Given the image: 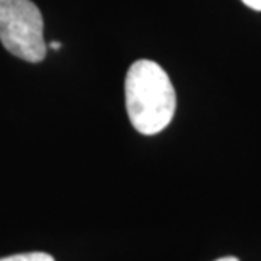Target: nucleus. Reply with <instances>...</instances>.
Here are the masks:
<instances>
[{
  "mask_svg": "<svg viewBox=\"0 0 261 261\" xmlns=\"http://www.w3.org/2000/svg\"><path fill=\"white\" fill-rule=\"evenodd\" d=\"M241 2H243L244 5H248L249 9L258 10V12H261V0H241Z\"/></svg>",
  "mask_w": 261,
  "mask_h": 261,
  "instance_id": "obj_4",
  "label": "nucleus"
},
{
  "mask_svg": "<svg viewBox=\"0 0 261 261\" xmlns=\"http://www.w3.org/2000/svg\"><path fill=\"white\" fill-rule=\"evenodd\" d=\"M126 109L138 133L154 136L168 127L176 109V93L170 76L158 63L138 60L129 66L126 83Z\"/></svg>",
  "mask_w": 261,
  "mask_h": 261,
  "instance_id": "obj_1",
  "label": "nucleus"
},
{
  "mask_svg": "<svg viewBox=\"0 0 261 261\" xmlns=\"http://www.w3.org/2000/svg\"><path fill=\"white\" fill-rule=\"evenodd\" d=\"M51 48H53V49H60L61 44L58 43V41H55V43H51Z\"/></svg>",
  "mask_w": 261,
  "mask_h": 261,
  "instance_id": "obj_6",
  "label": "nucleus"
},
{
  "mask_svg": "<svg viewBox=\"0 0 261 261\" xmlns=\"http://www.w3.org/2000/svg\"><path fill=\"white\" fill-rule=\"evenodd\" d=\"M44 20L31 0H0V41L10 55L39 63L46 58Z\"/></svg>",
  "mask_w": 261,
  "mask_h": 261,
  "instance_id": "obj_2",
  "label": "nucleus"
},
{
  "mask_svg": "<svg viewBox=\"0 0 261 261\" xmlns=\"http://www.w3.org/2000/svg\"><path fill=\"white\" fill-rule=\"evenodd\" d=\"M0 261H55V258L48 253L33 251V253H20V254H12V256H5L0 258Z\"/></svg>",
  "mask_w": 261,
  "mask_h": 261,
  "instance_id": "obj_3",
  "label": "nucleus"
},
{
  "mask_svg": "<svg viewBox=\"0 0 261 261\" xmlns=\"http://www.w3.org/2000/svg\"><path fill=\"white\" fill-rule=\"evenodd\" d=\"M216 261H239V259L234 258V256H226V258H221V259H216Z\"/></svg>",
  "mask_w": 261,
  "mask_h": 261,
  "instance_id": "obj_5",
  "label": "nucleus"
}]
</instances>
